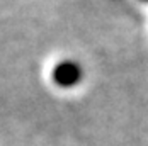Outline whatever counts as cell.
Here are the masks:
<instances>
[{"mask_svg":"<svg viewBox=\"0 0 148 146\" xmlns=\"http://www.w3.org/2000/svg\"><path fill=\"white\" fill-rule=\"evenodd\" d=\"M84 78V72L82 66L73 61V59H65L60 61L53 66L51 72V80L55 82V85L61 88H72L80 83V80Z\"/></svg>","mask_w":148,"mask_h":146,"instance_id":"cell-1","label":"cell"},{"mask_svg":"<svg viewBox=\"0 0 148 146\" xmlns=\"http://www.w3.org/2000/svg\"><path fill=\"white\" fill-rule=\"evenodd\" d=\"M143 2H148V0H143Z\"/></svg>","mask_w":148,"mask_h":146,"instance_id":"cell-2","label":"cell"}]
</instances>
